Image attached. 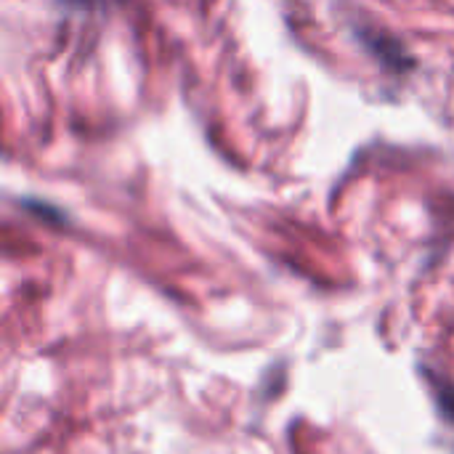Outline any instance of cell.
Wrapping results in <instances>:
<instances>
[]
</instances>
